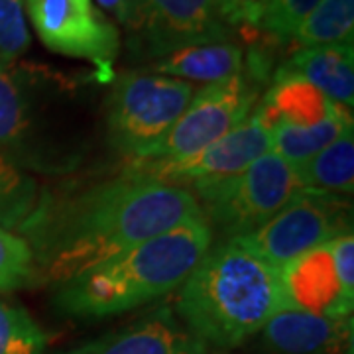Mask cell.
<instances>
[{"mask_svg":"<svg viewBox=\"0 0 354 354\" xmlns=\"http://www.w3.org/2000/svg\"><path fill=\"white\" fill-rule=\"evenodd\" d=\"M279 278L288 309L329 319L353 315L354 299L342 290L329 242L279 266Z\"/></svg>","mask_w":354,"mask_h":354,"instance_id":"cell-12","label":"cell"},{"mask_svg":"<svg viewBox=\"0 0 354 354\" xmlns=\"http://www.w3.org/2000/svg\"><path fill=\"white\" fill-rule=\"evenodd\" d=\"M246 69V50L234 39L199 44L181 50L171 51L160 59H153L148 65L150 73L174 77L187 83H221L230 77L244 73Z\"/></svg>","mask_w":354,"mask_h":354,"instance_id":"cell-17","label":"cell"},{"mask_svg":"<svg viewBox=\"0 0 354 354\" xmlns=\"http://www.w3.org/2000/svg\"><path fill=\"white\" fill-rule=\"evenodd\" d=\"M354 0H319L299 26L293 41L299 48L353 44Z\"/></svg>","mask_w":354,"mask_h":354,"instance_id":"cell-20","label":"cell"},{"mask_svg":"<svg viewBox=\"0 0 354 354\" xmlns=\"http://www.w3.org/2000/svg\"><path fill=\"white\" fill-rule=\"evenodd\" d=\"M24 8L48 50L85 59L109 77L122 41L118 26L93 0H24Z\"/></svg>","mask_w":354,"mask_h":354,"instance_id":"cell-9","label":"cell"},{"mask_svg":"<svg viewBox=\"0 0 354 354\" xmlns=\"http://www.w3.org/2000/svg\"><path fill=\"white\" fill-rule=\"evenodd\" d=\"M41 279L30 244L12 230L0 227V293L39 286Z\"/></svg>","mask_w":354,"mask_h":354,"instance_id":"cell-23","label":"cell"},{"mask_svg":"<svg viewBox=\"0 0 354 354\" xmlns=\"http://www.w3.org/2000/svg\"><path fill=\"white\" fill-rule=\"evenodd\" d=\"M91 150L87 127L64 106L53 79L18 62H0V153L28 174H73Z\"/></svg>","mask_w":354,"mask_h":354,"instance_id":"cell-4","label":"cell"},{"mask_svg":"<svg viewBox=\"0 0 354 354\" xmlns=\"http://www.w3.org/2000/svg\"><path fill=\"white\" fill-rule=\"evenodd\" d=\"M232 32L218 0H140L132 46L153 62L181 48L232 39Z\"/></svg>","mask_w":354,"mask_h":354,"instance_id":"cell-11","label":"cell"},{"mask_svg":"<svg viewBox=\"0 0 354 354\" xmlns=\"http://www.w3.org/2000/svg\"><path fill=\"white\" fill-rule=\"evenodd\" d=\"M191 187L207 225L213 234H221V242L264 227L304 191L297 169L274 152L260 156L236 176L193 183Z\"/></svg>","mask_w":354,"mask_h":354,"instance_id":"cell-5","label":"cell"},{"mask_svg":"<svg viewBox=\"0 0 354 354\" xmlns=\"http://www.w3.org/2000/svg\"><path fill=\"white\" fill-rule=\"evenodd\" d=\"M57 354H207V344L162 305L122 329Z\"/></svg>","mask_w":354,"mask_h":354,"instance_id":"cell-13","label":"cell"},{"mask_svg":"<svg viewBox=\"0 0 354 354\" xmlns=\"http://www.w3.org/2000/svg\"><path fill=\"white\" fill-rule=\"evenodd\" d=\"M270 152V132L260 120L250 116L232 128L223 138L183 160H136L124 167V174L152 179L167 185L185 187L187 183L216 181L241 174L260 156Z\"/></svg>","mask_w":354,"mask_h":354,"instance_id":"cell-10","label":"cell"},{"mask_svg":"<svg viewBox=\"0 0 354 354\" xmlns=\"http://www.w3.org/2000/svg\"><path fill=\"white\" fill-rule=\"evenodd\" d=\"M342 111L346 106L327 99L305 79L276 69L272 85L256 102L252 114L270 132L276 127H315Z\"/></svg>","mask_w":354,"mask_h":354,"instance_id":"cell-15","label":"cell"},{"mask_svg":"<svg viewBox=\"0 0 354 354\" xmlns=\"http://www.w3.org/2000/svg\"><path fill=\"white\" fill-rule=\"evenodd\" d=\"M333 262L337 268V276L341 281L342 290L348 297L354 299V236L353 230L342 232L341 236L329 242Z\"/></svg>","mask_w":354,"mask_h":354,"instance_id":"cell-27","label":"cell"},{"mask_svg":"<svg viewBox=\"0 0 354 354\" xmlns=\"http://www.w3.org/2000/svg\"><path fill=\"white\" fill-rule=\"evenodd\" d=\"M197 88L150 71H127L106 101V142L130 162L144 160L167 136Z\"/></svg>","mask_w":354,"mask_h":354,"instance_id":"cell-6","label":"cell"},{"mask_svg":"<svg viewBox=\"0 0 354 354\" xmlns=\"http://www.w3.org/2000/svg\"><path fill=\"white\" fill-rule=\"evenodd\" d=\"M0 354H48V339L22 305L0 297Z\"/></svg>","mask_w":354,"mask_h":354,"instance_id":"cell-22","label":"cell"},{"mask_svg":"<svg viewBox=\"0 0 354 354\" xmlns=\"http://www.w3.org/2000/svg\"><path fill=\"white\" fill-rule=\"evenodd\" d=\"M264 83L246 71L197 88L174 128L144 160H183L244 122L260 101Z\"/></svg>","mask_w":354,"mask_h":354,"instance_id":"cell-8","label":"cell"},{"mask_svg":"<svg viewBox=\"0 0 354 354\" xmlns=\"http://www.w3.org/2000/svg\"><path fill=\"white\" fill-rule=\"evenodd\" d=\"M38 179L0 153V227L16 230L38 201Z\"/></svg>","mask_w":354,"mask_h":354,"instance_id":"cell-21","label":"cell"},{"mask_svg":"<svg viewBox=\"0 0 354 354\" xmlns=\"http://www.w3.org/2000/svg\"><path fill=\"white\" fill-rule=\"evenodd\" d=\"M348 230H353V205L346 197L304 189L264 227L234 242L279 268Z\"/></svg>","mask_w":354,"mask_h":354,"instance_id":"cell-7","label":"cell"},{"mask_svg":"<svg viewBox=\"0 0 354 354\" xmlns=\"http://www.w3.org/2000/svg\"><path fill=\"white\" fill-rule=\"evenodd\" d=\"M205 218L187 187L120 174L93 183L39 191L16 228L38 266L41 283H62L140 242Z\"/></svg>","mask_w":354,"mask_h":354,"instance_id":"cell-1","label":"cell"},{"mask_svg":"<svg viewBox=\"0 0 354 354\" xmlns=\"http://www.w3.org/2000/svg\"><path fill=\"white\" fill-rule=\"evenodd\" d=\"M97 2L127 28L130 36L138 30L140 0H97Z\"/></svg>","mask_w":354,"mask_h":354,"instance_id":"cell-28","label":"cell"},{"mask_svg":"<svg viewBox=\"0 0 354 354\" xmlns=\"http://www.w3.org/2000/svg\"><path fill=\"white\" fill-rule=\"evenodd\" d=\"M260 335L266 348L274 354H344L353 342V317L329 319L281 309Z\"/></svg>","mask_w":354,"mask_h":354,"instance_id":"cell-14","label":"cell"},{"mask_svg":"<svg viewBox=\"0 0 354 354\" xmlns=\"http://www.w3.org/2000/svg\"><path fill=\"white\" fill-rule=\"evenodd\" d=\"M221 12L232 28H252L260 30L270 0H218Z\"/></svg>","mask_w":354,"mask_h":354,"instance_id":"cell-26","label":"cell"},{"mask_svg":"<svg viewBox=\"0 0 354 354\" xmlns=\"http://www.w3.org/2000/svg\"><path fill=\"white\" fill-rule=\"evenodd\" d=\"M288 309L278 266L239 242L211 246L179 288L177 317L207 346L236 348Z\"/></svg>","mask_w":354,"mask_h":354,"instance_id":"cell-3","label":"cell"},{"mask_svg":"<svg viewBox=\"0 0 354 354\" xmlns=\"http://www.w3.org/2000/svg\"><path fill=\"white\" fill-rule=\"evenodd\" d=\"M348 130H353V111L348 109L315 127H276L270 130V152L299 167Z\"/></svg>","mask_w":354,"mask_h":354,"instance_id":"cell-19","label":"cell"},{"mask_svg":"<svg viewBox=\"0 0 354 354\" xmlns=\"http://www.w3.org/2000/svg\"><path fill=\"white\" fill-rule=\"evenodd\" d=\"M30 48L24 0H0V62H18Z\"/></svg>","mask_w":354,"mask_h":354,"instance_id":"cell-24","label":"cell"},{"mask_svg":"<svg viewBox=\"0 0 354 354\" xmlns=\"http://www.w3.org/2000/svg\"><path fill=\"white\" fill-rule=\"evenodd\" d=\"M319 4V0H270L260 32L268 34L276 41H288L295 38L299 26Z\"/></svg>","mask_w":354,"mask_h":354,"instance_id":"cell-25","label":"cell"},{"mask_svg":"<svg viewBox=\"0 0 354 354\" xmlns=\"http://www.w3.org/2000/svg\"><path fill=\"white\" fill-rule=\"evenodd\" d=\"M213 230L195 218L55 286L53 305L75 319H102L132 311L181 288L213 246Z\"/></svg>","mask_w":354,"mask_h":354,"instance_id":"cell-2","label":"cell"},{"mask_svg":"<svg viewBox=\"0 0 354 354\" xmlns=\"http://www.w3.org/2000/svg\"><path fill=\"white\" fill-rule=\"evenodd\" d=\"M283 73L305 79L327 99L353 111L354 50L353 44L299 48L278 67Z\"/></svg>","mask_w":354,"mask_h":354,"instance_id":"cell-16","label":"cell"},{"mask_svg":"<svg viewBox=\"0 0 354 354\" xmlns=\"http://www.w3.org/2000/svg\"><path fill=\"white\" fill-rule=\"evenodd\" d=\"M295 169L305 191L351 197L354 189V130L344 132Z\"/></svg>","mask_w":354,"mask_h":354,"instance_id":"cell-18","label":"cell"}]
</instances>
